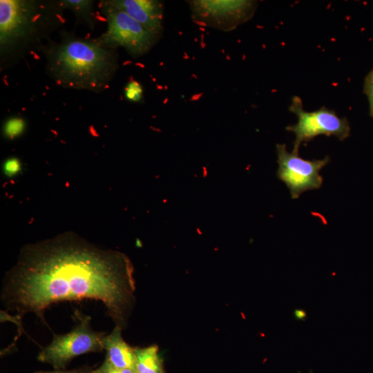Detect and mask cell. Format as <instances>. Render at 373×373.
Masks as SVG:
<instances>
[{"label":"cell","instance_id":"1","mask_svg":"<svg viewBox=\"0 0 373 373\" xmlns=\"http://www.w3.org/2000/svg\"><path fill=\"white\" fill-rule=\"evenodd\" d=\"M130 259L66 233L22 248L3 280L1 303L22 317H44L52 305L64 301L102 303L115 326L124 329L135 303V280Z\"/></svg>","mask_w":373,"mask_h":373},{"label":"cell","instance_id":"2","mask_svg":"<svg viewBox=\"0 0 373 373\" xmlns=\"http://www.w3.org/2000/svg\"><path fill=\"white\" fill-rule=\"evenodd\" d=\"M44 52L47 72L64 87L98 92L107 88L119 67L116 52L102 41L65 36Z\"/></svg>","mask_w":373,"mask_h":373},{"label":"cell","instance_id":"3","mask_svg":"<svg viewBox=\"0 0 373 373\" xmlns=\"http://www.w3.org/2000/svg\"><path fill=\"white\" fill-rule=\"evenodd\" d=\"M63 8L34 1H0V46L1 58L19 55L23 50L64 23Z\"/></svg>","mask_w":373,"mask_h":373},{"label":"cell","instance_id":"4","mask_svg":"<svg viewBox=\"0 0 373 373\" xmlns=\"http://www.w3.org/2000/svg\"><path fill=\"white\" fill-rule=\"evenodd\" d=\"M77 320L75 326L68 333L56 334L50 343L41 348L37 360L51 365L55 370H63L75 358L90 352H101L106 332L94 330L91 318L80 312H75Z\"/></svg>","mask_w":373,"mask_h":373},{"label":"cell","instance_id":"5","mask_svg":"<svg viewBox=\"0 0 373 373\" xmlns=\"http://www.w3.org/2000/svg\"><path fill=\"white\" fill-rule=\"evenodd\" d=\"M108 22L102 42L111 48L122 47L133 57L147 52L157 44L160 36L151 32L119 9L101 3Z\"/></svg>","mask_w":373,"mask_h":373},{"label":"cell","instance_id":"6","mask_svg":"<svg viewBox=\"0 0 373 373\" xmlns=\"http://www.w3.org/2000/svg\"><path fill=\"white\" fill-rule=\"evenodd\" d=\"M289 110L297 116V122L286 127L295 135L294 152L298 153L300 146L320 135L335 136L339 140L349 137L350 126L347 119L339 117L334 111L322 107L314 111H306L299 97L292 98Z\"/></svg>","mask_w":373,"mask_h":373},{"label":"cell","instance_id":"7","mask_svg":"<svg viewBox=\"0 0 373 373\" xmlns=\"http://www.w3.org/2000/svg\"><path fill=\"white\" fill-rule=\"evenodd\" d=\"M278 169V178L289 189L292 199L298 198L305 191L318 189L323 184L320 171L329 162V157L322 160H305L298 153L288 151L284 144H276Z\"/></svg>","mask_w":373,"mask_h":373},{"label":"cell","instance_id":"8","mask_svg":"<svg viewBox=\"0 0 373 373\" xmlns=\"http://www.w3.org/2000/svg\"><path fill=\"white\" fill-rule=\"evenodd\" d=\"M192 17L196 21L223 30L235 28L254 14L256 3L252 1H192Z\"/></svg>","mask_w":373,"mask_h":373},{"label":"cell","instance_id":"9","mask_svg":"<svg viewBox=\"0 0 373 373\" xmlns=\"http://www.w3.org/2000/svg\"><path fill=\"white\" fill-rule=\"evenodd\" d=\"M126 13L151 32L161 36L163 32L164 5L156 0L104 1Z\"/></svg>","mask_w":373,"mask_h":373},{"label":"cell","instance_id":"10","mask_svg":"<svg viewBox=\"0 0 373 373\" xmlns=\"http://www.w3.org/2000/svg\"><path fill=\"white\" fill-rule=\"evenodd\" d=\"M122 329L120 327L115 326L112 332L104 336L103 345L106 352L105 359L117 368L135 370L133 347L122 338Z\"/></svg>","mask_w":373,"mask_h":373},{"label":"cell","instance_id":"11","mask_svg":"<svg viewBox=\"0 0 373 373\" xmlns=\"http://www.w3.org/2000/svg\"><path fill=\"white\" fill-rule=\"evenodd\" d=\"M137 373H165L157 345L133 347Z\"/></svg>","mask_w":373,"mask_h":373},{"label":"cell","instance_id":"12","mask_svg":"<svg viewBox=\"0 0 373 373\" xmlns=\"http://www.w3.org/2000/svg\"><path fill=\"white\" fill-rule=\"evenodd\" d=\"M62 8H70L77 16L88 25H93V1L85 0H64L60 3Z\"/></svg>","mask_w":373,"mask_h":373},{"label":"cell","instance_id":"13","mask_svg":"<svg viewBox=\"0 0 373 373\" xmlns=\"http://www.w3.org/2000/svg\"><path fill=\"white\" fill-rule=\"evenodd\" d=\"M25 122L21 118H12L8 119L4 125L3 131L6 136L13 139L19 136L24 131Z\"/></svg>","mask_w":373,"mask_h":373},{"label":"cell","instance_id":"14","mask_svg":"<svg viewBox=\"0 0 373 373\" xmlns=\"http://www.w3.org/2000/svg\"><path fill=\"white\" fill-rule=\"evenodd\" d=\"M125 96L131 102H140L143 98V90L140 84L136 80L130 81L125 88Z\"/></svg>","mask_w":373,"mask_h":373},{"label":"cell","instance_id":"15","mask_svg":"<svg viewBox=\"0 0 373 373\" xmlns=\"http://www.w3.org/2000/svg\"><path fill=\"white\" fill-rule=\"evenodd\" d=\"M91 373H137L135 370L126 368L119 369L111 365L106 359L96 369H93Z\"/></svg>","mask_w":373,"mask_h":373},{"label":"cell","instance_id":"16","mask_svg":"<svg viewBox=\"0 0 373 373\" xmlns=\"http://www.w3.org/2000/svg\"><path fill=\"white\" fill-rule=\"evenodd\" d=\"M3 169L4 173L8 176L16 175L21 170L20 162L15 157L8 158L4 162Z\"/></svg>","mask_w":373,"mask_h":373},{"label":"cell","instance_id":"17","mask_svg":"<svg viewBox=\"0 0 373 373\" xmlns=\"http://www.w3.org/2000/svg\"><path fill=\"white\" fill-rule=\"evenodd\" d=\"M93 368L89 366H84L70 370H55L54 371H38L35 373H91Z\"/></svg>","mask_w":373,"mask_h":373},{"label":"cell","instance_id":"18","mask_svg":"<svg viewBox=\"0 0 373 373\" xmlns=\"http://www.w3.org/2000/svg\"><path fill=\"white\" fill-rule=\"evenodd\" d=\"M365 92L369 100L370 113L373 117V85L370 83L365 82Z\"/></svg>","mask_w":373,"mask_h":373},{"label":"cell","instance_id":"19","mask_svg":"<svg viewBox=\"0 0 373 373\" xmlns=\"http://www.w3.org/2000/svg\"><path fill=\"white\" fill-rule=\"evenodd\" d=\"M294 316L298 321H304L307 316V314L304 309H296L294 310Z\"/></svg>","mask_w":373,"mask_h":373},{"label":"cell","instance_id":"20","mask_svg":"<svg viewBox=\"0 0 373 373\" xmlns=\"http://www.w3.org/2000/svg\"><path fill=\"white\" fill-rule=\"evenodd\" d=\"M365 82L370 83L373 85V69L371 70V72L367 77Z\"/></svg>","mask_w":373,"mask_h":373}]
</instances>
